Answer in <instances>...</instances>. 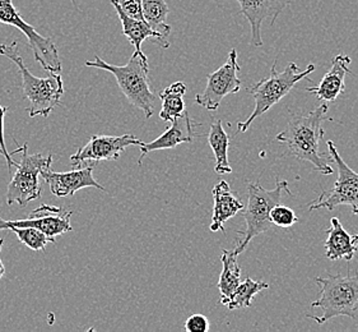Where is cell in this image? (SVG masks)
Masks as SVG:
<instances>
[{"label":"cell","mask_w":358,"mask_h":332,"mask_svg":"<svg viewBox=\"0 0 358 332\" xmlns=\"http://www.w3.org/2000/svg\"><path fill=\"white\" fill-rule=\"evenodd\" d=\"M240 71L241 67L237 62L236 49H232L227 62L215 72L208 74L206 90L195 96V102L201 108L215 111L226 96L237 94L241 90L243 83L237 77Z\"/></svg>","instance_id":"30bf717a"},{"label":"cell","mask_w":358,"mask_h":332,"mask_svg":"<svg viewBox=\"0 0 358 332\" xmlns=\"http://www.w3.org/2000/svg\"><path fill=\"white\" fill-rule=\"evenodd\" d=\"M199 124L194 123L192 118L187 114V111L184 113V116H180L171 122V127L166 130L164 134L156 138L150 144H143L141 146V159L139 164H142L144 156L152 151H159V150H169V148H175L176 146L181 144H190L193 142L194 138L196 137L194 127Z\"/></svg>","instance_id":"2e32d148"},{"label":"cell","mask_w":358,"mask_h":332,"mask_svg":"<svg viewBox=\"0 0 358 332\" xmlns=\"http://www.w3.org/2000/svg\"><path fill=\"white\" fill-rule=\"evenodd\" d=\"M327 234L328 239L325 242V256L329 260H353L357 251V243L351 234L344 229L338 217L331 219V228L327 230Z\"/></svg>","instance_id":"d6986e66"},{"label":"cell","mask_w":358,"mask_h":332,"mask_svg":"<svg viewBox=\"0 0 358 332\" xmlns=\"http://www.w3.org/2000/svg\"><path fill=\"white\" fill-rule=\"evenodd\" d=\"M329 150L330 160L337 165L338 179L330 189L324 191L320 197L310 205V211L325 209L328 211L338 206H350L353 215H358V174L345 164L333 141H325Z\"/></svg>","instance_id":"ba28073f"},{"label":"cell","mask_w":358,"mask_h":332,"mask_svg":"<svg viewBox=\"0 0 358 332\" xmlns=\"http://www.w3.org/2000/svg\"><path fill=\"white\" fill-rule=\"evenodd\" d=\"M187 332H208L210 328V322L204 314H193L187 318L185 326Z\"/></svg>","instance_id":"83f0119b"},{"label":"cell","mask_w":358,"mask_h":332,"mask_svg":"<svg viewBox=\"0 0 358 332\" xmlns=\"http://www.w3.org/2000/svg\"><path fill=\"white\" fill-rule=\"evenodd\" d=\"M287 193L292 195L289 191V184L287 181H280L274 189H265L257 183H251L248 188V205L243 211V216L246 223L243 235L244 238L240 240L234 252L236 256L246 251L251 240L258 237L259 234L265 233L272 228L273 224L269 219L271 209L282 201V197Z\"/></svg>","instance_id":"8992f818"},{"label":"cell","mask_w":358,"mask_h":332,"mask_svg":"<svg viewBox=\"0 0 358 332\" xmlns=\"http://www.w3.org/2000/svg\"><path fill=\"white\" fill-rule=\"evenodd\" d=\"M268 288L269 285L266 282H255L250 277H248L245 282H240V285L234 291L226 307L229 311H235L238 308H248L250 307L255 296L262 290L268 289Z\"/></svg>","instance_id":"cb8c5ba5"},{"label":"cell","mask_w":358,"mask_h":332,"mask_svg":"<svg viewBox=\"0 0 358 332\" xmlns=\"http://www.w3.org/2000/svg\"><path fill=\"white\" fill-rule=\"evenodd\" d=\"M353 239H355V242H356V243H357L358 244V234L357 235H355V237H353Z\"/></svg>","instance_id":"4dcf8cb0"},{"label":"cell","mask_w":358,"mask_h":332,"mask_svg":"<svg viewBox=\"0 0 358 332\" xmlns=\"http://www.w3.org/2000/svg\"><path fill=\"white\" fill-rule=\"evenodd\" d=\"M142 13L150 27L167 39L171 32V26L166 22L170 13L166 0H142Z\"/></svg>","instance_id":"603a6c76"},{"label":"cell","mask_w":358,"mask_h":332,"mask_svg":"<svg viewBox=\"0 0 358 332\" xmlns=\"http://www.w3.org/2000/svg\"><path fill=\"white\" fill-rule=\"evenodd\" d=\"M111 4L114 6L116 13L119 15V20L122 22V34L127 36L129 40L131 45L136 48V53H139L141 55H143L144 53L142 51V43L147 40V39H153L156 40L162 48H169L170 43L167 41V39L161 36L158 32L155 29L150 27V25L147 22L139 21V20H134L129 15H125L122 12L120 7L117 6V3L115 0H111Z\"/></svg>","instance_id":"ac0fdd59"},{"label":"cell","mask_w":358,"mask_h":332,"mask_svg":"<svg viewBox=\"0 0 358 332\" xmlns=\"http://www.w3.org/2000/svg\"><path fill=\"white\" fill-rule=\"evenodd\" d=\"M41 178L48 184L51 193L57 197L73 195L85 188H96L103 192L106 191L94 179V165L78 167L66 173H55L49 166L41 170Z\"/></svg>","instance_id":"4fadbf2b"},{"label":"cell","mask_w":358,"mask_h":332,"mask_svg":"<svg viewBox=\"0 0 358 332\" xmlns=\"http://www.w3.org/2000/svg\"><path fill=\"white\" fill-rule=\"evenodd\" d=\"M0 54L18 67L22 76V88L29 102V116L48 118L50 116L51 111L60 105L64 95V82L60 73H50V77L45 78L34 76L23 62L17 41L0 43Z\"/></svg>","instance_id":"7a4b0ae2"},{"label":"cell","mask_w":358,"mask_h":332,"mask_svg":"<svg viewBox=\"0 0 358 332\" xmlns=\"http://www.w3.org/2000/svg\"><path fill=\"white\" fill-rule=\"evenodd\" d=\"M213 216L209 229L210 231H224V223L244 209V203L231 192L229 183L221 181L215 186L213 191Z\"/></svg>","instance_id":"e0dca14e"},{"label":"cell","mask_w":358,"mask_h":332,"mask_svg":"<svg viewBox=\"0 0 358 332\" xmlns=\"http://www.w3.org/2000/svg\"><path fill=\"white\" fill-rule=\"evenodd\" d=\"M143 141L133 134L124 136H92L86 145L72 155L73 166L90 161H115L130 146H143Z\"/></svg>","instance_id":"7c38bea8"},{"label":"cell","mask_w":358,"mask_h":332,"mask_svg":"<svg viewBox=\"0 0 358 332\" xmlns=\"http://www.w3.org/2000/svg\"><path fill=\"white\" fill-rule=\"evenodd\" d=\"M122 12L134 20L144 21L142 13V0H115ZM145 22V21H144Z\"/></svg>","instance_id":"4316f807"},{"label":"cell","mask_w":358,"mask_h":332,"mask_svg":"<svg viewBox=\"0 0 358 332\" xmlns=\"http://www.w3.org/2000/svg\"><path fill=\"white\" fill-rule=\"evenodd\" d=\"M237 257L238 256H236L234 251L224 249L222 252L221 261H222L223 268L220 276V282H218V289L221 294V303L223 305H227L234 291L241 282V268L237 263Z\"/></svg>","instance_id":"44dd1931"},{"label":"cell","mask_w":358,"mask_h":332,"mask_svg":"<svg viewBox=\"0 0 358 332\" xmlns=\"http://www.w3.org/2000/svg\"><path fill=\"white\" fill-rule=\"evenodd\" d=\"M9 108H4L0 105V148L3 151V156L7 160L8 170L10 172V169L13 166H17V161L12 159V153H9L7 150V146H6V139H4V116L8 113Z\"/></svg>","instance_id":"f1b7e54d"},{"label":"cell","mask_w":358,"mask_h":332,"mask_svg":"<svg viewBox=\"0 0 358 332\" xmlns=\"http://www.w3.org/2000/svg\"><path fill=\"white\" fill-rule=\"evenodd\" d=\"M8 230L15 233L22 244L29 247V249L35 252H41L46 248L48 243H51L45 233L35 228H9Z\"/></svg>","instance_id":"d4e9b609"},{"label":"cell","mask_w":358,"mask_h":332,"mask_svg":"<svg viewBox=\"0 0 358 332\" xmlns=\"http://www.w3.org/2000/svg\"><path fill=\"white\" fill-rule=\"evenodd\" d=\"M15 153H21V161L15 166L17 170L8 184L7 203L9 206L17 203L21 207H24L29 202L40 200L43 192L40 183L41 170L51 166L52 155H29L27 144L12 152V156Z\"/></svg>","instance_id":"52a82bcc"},{"label":"cell","mask_w":358,"mask_h":332,"mask_svg":"<svg viewBox=\"0 0 358 332\" xmlns=\"http://www.w3.org/2000/svg\"><path fill=\"white\" fill-rule=\"evenodd\" d=\"M3 243H4V240H3V239H0V252H1V247H3ZM4 274H6V268H4L3 262H1V258H0V279L4 276Z\"/></svg>","instance_id":"f546056e"},{"label":"cell","mask_w":358,"mask_h":332,"mask_svg":"<svg viewBox=\"0 0 358 332\" xmlns=\"http://www.w3.org/2000/svg\"><path fill=\"white\" fill-rule=\"evenodd\" d=\"M0 23L13 26L27 37L29 46L34 51L35 60L43 67V71L62 73L63 68L57 45L49 37H43L37 34L34 26L23 21L21 13L17 11L12 0H0Z\"/></svg>","instance_id":"9c48e42d"},{"label":"cell","mask_w":358,"mask_h":332,"mask_svg":"<svg viewBox=\"0 0 358 332\" xmlns=\"http://www.w3.org/2000/svg\"><path fill=\"white\" fill-rule=\"evenodd\" d=\"M187 94V86L182 82H175L171 86L166 87L159 92V99L162 102V109L159 111V118L164 122H173L180 116H184L185 102L184 96Z\"/></svg>","instance_id":"7402d4cb"},{"label":"cell","mask_w":358,"mask_h":332,"mask_svg":"<svg viewBox=\"0 0 358 332\" xmlns=\"http://www.w3.org/2000/svg\"><path fill=\"white\" fill-rule=\"evenodd\" d=\"M208 142L215 153V173H232V167L229 165V136L223 128L221 119H215L213 123L210 124V130L208 133Z\"/></svg>","instance_id":"ffe728a7"},{"label":"cell","mask_w":358,"mask_h":332,"mask_svg":"<svg viewBox=\"0 0 358 332\" xmlns=\"http://www.w3.org/2000/svg\"><path fill=\"white\" fill-rule=\"evenodd\" d=\"M71 1H72L73 4H76V1H74V0H71Z\"/></svg>","instance_id":"d6a6232c"},{"label":"cell","mask_w":358,"mask_h":332,"mask_svg":"<svg viewBox=\"0 0 358 332\" xmlns=\"http://www.w3.org/2000/svg\"><path fill=\"white\" fill-rule=\"evenodd\" d=\"M315 69V65L308 64L305 71H300L299 65L296 63H289L283 72H278L275 60L273 63L269 76L259 81L258 83L251 85L249 88V92L255 100V108L245 122L237 124V133H243L249 130L251 123L257 118L263 116L274 105H277L283 97H286L287 95L292 91L296 83L308 78Z\"/></svg>","instance_id":"277c9868"},{"label":"cell","mask_w":358,"mask_h":332,"mask_svg":"<svg viewBox=\"0 0 358 332\" xmlns=\"http://www.w3.org/2000/svg\"><path fill=\"white\" fill-rule=\"evenodd\" d=\"M352 59L348 55L339 54L331 60L329 71L325 73L320 83L313 88H308V92L315 95L316 99L322 102H334L345 90L344 78L347 74H353L350 69Z\"/></svg>","instance_id":"9a60e30c"},{"label":"cell","mask_w":358,"mask_h":332,"mask_svg":"<svg viewBox=\"0 0 358 332\" xmlns=\"http://www.w3.org/2000/svg\"><path fill=\"white\" fill-rule=\"evenodd\" d=\"M328 109V102H322L308 114L292 116L286 128L275 136V141L280 142L291 156L308 161L322 175L334 173L329 160L325 159V155L320 152V141L324 138L322 123L333 120V118H327Z\"/></svg>","instance_id":"6da1fadb"},{"label":"cell","mask_w":358,"mask_h":332,"mask_svg":"<svg viewBox=\"0 0 358 332\" xmlns=\"http://www.w3.org/2000/svg\"><path fill=\"white\" fill-rule=\"evenodd\" d=\"M72 211L41 205L38 209L31 212V215L24 220H3L0 219V230H8L9 228H35L37 230L45 233L51 243L55 242V239L63 235L68 231H72L71 217Z\"/></svg>","instance_id":"8fae6325"},{"label":"cell","mask_w":358,"mask_h":332,"mask_svg":"<svg viewBox=\"0 0 358 332\" xmlns=\"http://www.w3.org/2000/svg\"><path fill=\"white\" fill-rule=\"evenodd\" d=\"M316 285L320 289V298L311 303L313 308H322V316L306 317L314 319L316 324L322 325L339 316L356 318L358 304V274L331 275L325 277H316Z\"/></svg>","instance_id":"5b68a950"},{"label":"cell","mask_w":358,"mask_h":332,"mask_svg":"<svg viewBox=\"0 0 358 332\" xmlns=\"http://www.w3.org/2000/svg\"><path fill=\"white\" fill-rule=\"evenodd\" d=\"M0 155H3V151H1V148H0Z\"/></svg>","instance_id":"1f68e13d"},{"label":"cell","mask_w":358,"mask_h":332,"mask_svg":"<svg viewBox=\"0 0 358 332\" xmlns=\"http://www.w3.org/2000/svg\"><path fill=\"white\" fill-rule=\"evenodd\" d=\"M269 219L271 223L278 228H283V229H288L291 226H294L297 221H299V216L294 214V211L287 206L283 205H275L269 214Z\"/></svg>","instance_id":"484cf974"},{"label":"cell","mask_w":358,"mask_h":332,"mask_svg":"<svg viewBox=\"0 0 358 332\" xmlns=\"http://www.w3.org/2000/svg\"><path fill=\"white\" fill-rule=\"evenodd\" d=\"M86 67L99 68L111 73L120 87L122 94L136 108L142 110L145 118H151L155 113L156 95L150 86L148 59L134 51L129 62L125 65H113L106 63L100 57H94L92 62H86Z\"/></svg>","instance_id":"3957f363"},{"label":"cell","mask_w":358,"mask_h":332,"mask_svg":"<svg viewBox=\"0 0 358 332\" xmlns=\"http://www.w3.org/2000/svg\"><path fill=\"white\" fill-rule=\"evenodd\" d=\"M240 4L238 15H244L250 22L251 45L263 46L262 25L265 20H271V26L274 25L278 15L286 9L292 0H235Z\"/></svg>","instance_id":"5bb4252c"}]
</instances>
